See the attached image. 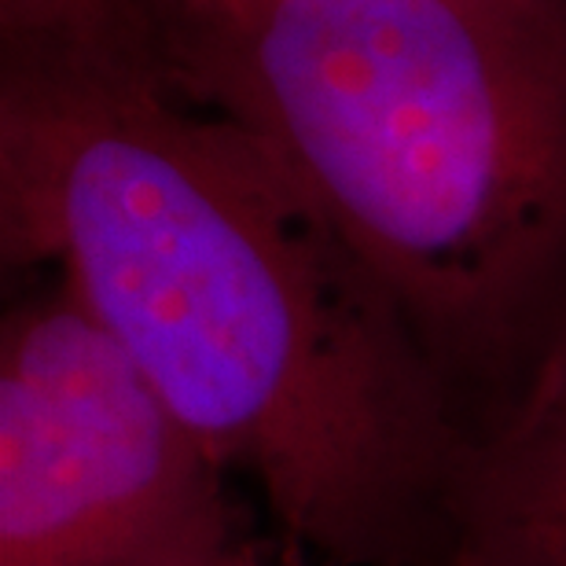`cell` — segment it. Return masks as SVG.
<instances>
[{"mask_svg":"<svg viewBox=\"0 0 566 566\" xmlns=\"http://www.w3.org/2000/svg\"><path fill=\"white\" fill-rule=\"evenodd\" d=\"M0 243L126 346L283 545L423 566L468 449L398 305L254 129L163 63L4 49Z\"/></svg>","mask_w":566,"mask_h":566,"instance_id":"obj_1","label":"cell"},{"mask_svg":"<svg viewBox=\"0 0 566 566\" xmlns=\"http://www.w3.org/2000/svg\"><path fill=\"white\" fill-rule=\"evenodd\" d=\"M155 38L338 224L471 441L566 335V0H235Z\"/></svg>","mask_w":566,"mask_h":566,"instance_id":"obj_2","label":"cell"},{"mask_svg":"<svg viewBox=\"0 0 566 566\" xmlns=\"http://www.w3.org/2000/svg\"><path fill=\"white\" fill-rule=\"evenodd\" d=\"M240 537L229 474L63 280L0 324V566H180Z\"/></svg>","mask_w":566,"mask_h":566,"instance_id":"obj_3","label":"cell"},{"mask_svg":"<svg viewBox=\"0 0 566 566\" xmlns=\"http://www.w3.org/2000/svg\"><path fill=\"white\" fill-rule=\"evenodd\" d=\"M423 566H566V335L471 434Z\"/></svg>","mask_w":566,"mask_h":566,"instance_id":"obj_4","label":"cell"},{"mask_svg":"<svg viewBox=\"0 0 566 566\" xmlns=\"http://www.w3.org/2000/svg\"><path fill=\"white\" fill-rule=\"evenodd\" d=\"M0 41L4 49L163 63L140 0H0Z\"/></svg>","mask_w":566,"mask_h":566,"instance_id":"obj_5","label":"cell"},{"mask_svg":"<svg viewBox=\"0 0 566 566\" xmlns=\"http://www.w3.org/2000/svg\"><path fill=\"white\" fill-rule=\"evenodd\" d=\"M147 8V15L166 19V15H188V11H207V8H221V4H235V0H140Z\"/></svg>","mask_w":566,"mask_h":566,"instance_id":"obj_6","label":"cell"}]
</instances>
